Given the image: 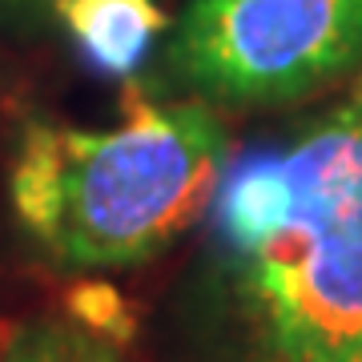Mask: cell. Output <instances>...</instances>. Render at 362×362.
I'll use <instances>...</instances> for the list:
<instances>
[{
    "instance_id": "cell-1",
    "label": "cell",
    "mask_w": 362,
    "mask_h": 362,
    "mask_svg": "<svg viewBox=\"0 0 362 362\" xmlns=\"http://www.w3.org/2000/svg\"><path fill=\"white\" fill-rule=\"evenodd\" d=\"M169 298V362H362V73L233 149Z\"/></svg>"
},
{
    "instance_id": "cell-2",
    "label": "cell",
    "mask_w": 362,
    "mask_h": 362,
    "mask_svg": "<svg viewBox=\"0 0 362 362\" xmlns=\"http://www.w3.org/2000/svg\"><path fill=\"white\" fill-rule=\"evenodd\" d=\"M233 157L221 113L125 85L117 125L21 117L4 202L21 242L65 274L145 266L194 233Z\"/></svg>"
},
{
    "instance_id": "cell-3",
    "label": "cell",
    "mask_w": 362,
    "mask_h": 362,
    "mask_svg": "<svg viewBox=\"0 0 362 362\" xmlns=\"http://www.w3.org/2000/svg\"><path fill=\"white\" fill-rule=\"evenodd\" d=\"M362 73V0H189L161 81L214 109L310 101Z\"/></svg>"
},
{
    "instance_id": "cell-4",
    "label": "cell",
    "mask_w": 362,
    "mask_h": 362,
    "mask_svg": "<svg viewBox=\"0 0 362 362\" xmlns=\"http://www.w3.org/2000/svg\"><path fill=\"white\" fill-rule=\"evenodd\" d=\"M0 362H133V322L105 282H85L65 306L16 326Z\"/></svg>"
},
{
    "instance_id": "cell-5",
    "label": "cell",
    "mask_w": 362,
    "mask_h": 362,
    "mask_svg": "<svg viewBox=\"0 0 362 362\" xmlns=\"http://www.w3.org/2000/svg\"><path fill=\"white\" fill-rule=\"evenodd\" d=\"M52 25L65 28L81 61L109 81H137L169 16L157 0H57Z\"/></svg>"
},
{
    "instance_id": "cell-6",
    "label": "cell",
    "mask_w": 362,
    "mask_h": 362,
    "mask_svg": "<svg viewBox=\"0 0 362 362\" xmlns=\"http://www.w3.org/2000/svg\"><path fill=\"white\" fill-rule=\"evenodd\" d=\"M57 0H0V28H33L52 21Z\"/></svg>"
},
{
    "instance_id": "cell-7",
    "label": "cell",
    "mask_w": 362,
    "mask_h": 362,
    "mask_svg": "<svg viewBox=\"0 0 362 362\" xmlns=\"http://www.w3.org/2000/svg\"><path fill=\"white\" fill-rule=\"evenodd\" d=\"M8 338H13V326H8V322H0V350L8 346Z\"/></svg>"
}]
</instances>
